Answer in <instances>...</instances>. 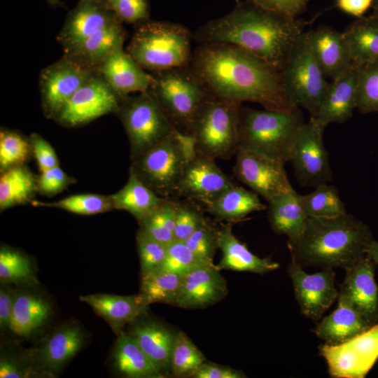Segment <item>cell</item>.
I'll use <instances>...</instances> for the list:
<instances>
[{
	"label": "cell",
	"instance_id": "obj_1",
	"mask_svg": "<svg viewBox=\"0 0 378 378\" xmlns=\"http://www.w3.org/2000/svg\"><path fill=\"white\" fill-rule=\"evenodd\" d=\"M190 66L208 90L218 97L257 103L270 110L296 108L286 94L280 71L237 46L200 44Z\"/></svg>",
	"mask_w": 378,
	"mask_h": 378
},
{
	"label": "cell",
	"instance_id": "obj_2",
	"mask_svg": "<svg viewBox=\"0 0 378 378\" xmlns=\"http://www.w3.org/2000/svg\"><path fill=\"white\" fill-rule=\"evenodd\" d=\"M307 24L246 1L237 4L227 15L200 26L192 36L200 44L237 46L281 71Z\"/></svg>",
	"mask_w": 378,
	"mask_h": 378
},
{
	"label": "cell",
	"instance_id": "obj_3",
	"mask_svg": "<svg viewBox=\"0 0 378 378\" xmlns=\"http://www.w3.org/2000/svg\"><path fill=\"white\" fill-rule=\"evenodd\" d=\"M369 226L351 214L330 218L309 217L302 234L287 246L302 267L346 269L367 255L374 240Z\"/></svg>",
	"mask_w": 378,
	"mask_h": 378
},
{
	"label": "cell",
	"instance_id": "obj_4",
	"mask_svg": "<svg viewBox=\"0 0 378 378\" xmlns=\"http://www.w3.org/2000/svg\"><path fill=\"white\" fill-rule=\"evenodd\" d=\"M304 123L298 107L289 111L241 108L238 148L253 150L286 164Z\"/></svg>",
	"mask_w": 378,
	"mask_h": 378
},
{
	"label": "cell",
	"instance_id": "obj_5",
	"mask_svg": "<svg viewBox=\"0 0 378 378\" xmlns=\"http://www.w3.org/2000/svg\"><path fill=\"white\" fill-rule=\"evenodd\" d=\"M192 34L176 23L147 20L135 24L126 52L151 73L190 65Z\"/></svg>",
	"mask_w": 378,
	"mask_h": 378
},
{
	"label": "cell",
	"instance_id": "obj_6",
	"mask_svg": "<svg viewBox=\"0 0 378 378\" xmlns=\"http://www.w3.org/2000/svg\"><path fill=\"white\" fill-rule=\"evenodd\" d=\"M195 151L194 138L175 129L164 139L134 158L130 171L157 195L169 198L176 194Z\"/></svg>",
	"mask_w": 378,
	"mask_h": 378
},
{
	"label": "cell",
	"instance_id": "obj_7",
	"mask_svg": "<svg viewBox=\"0 0 378 378\" xmlns=\"http://www.w3.org/2000/svg\"><path fill=\"white\" fill-rule=\"evenodd\" d=\"M241 105L209 92L189 132L196 150L214 160H227L236 155Z\"/></svg>",
	"mask_w": 378,
	"mask_h": 378
},
{
	"label": "cell",
	"instance_id": "obj_8",
	"mask_svg": "<svg viewBox=\"0 0 378 378\" xmlns=\"http://www.w3.org/2000/svg\"><path fill=\"white\" fill-rule=\"evenodd\" d=\"M149 92L174 127L189 134L195 117L209 93L190 66L151 73Z\"/></svg>",
	"mask_w": 378,
	"mask_h": 378
},
{
	"label": "cell",
	"instance_id": "obj_9",
	"mask_svg": "<svg viewBox=\"0 0 378 378\" xmlns=\"http://www.w3.org/2000/svg\"><path fill=\"white\" fill-rule=\"evenodd\" d=\"M280 73L292 104L307 110L310 118L314 117L330 83L311 51L304 33Z\"/></svg>",
	"mask_w": 378,
	"mask_h": 378
},
{
	"label": "cell",
	"instance_id": "obj_10",
	"mask_svg": "<svg viewBox=\"0 0 378 378\" xmlns=\"http://www.w3.org/2000/svg\"><path fill=\"white\" fill-rule=\"evenodd\" d=\"M118 113L128 136L133 158L176 129L149 90L123 97Z\"/></svg>",
	"mask_w": 378,
	"mask_h": 378
},
{
	"label": "cell",
	"instance_id": "obj_11",
	"mask_svg": "<svg viewBox=\"0 0 378 378\" xmlns=\"http://www.w3.org/2000/svg\"><path fill=\"white\" fill-rule=\"evenodd\" d=\"M325 127L310 118L300 128L288 162L295 178L303 186L316 187L332 179L328 152L323 136Z\"/></svg>",
	"mask_w": 378,
	"mask_h": 378
},
{
	"label": "cell",
	"instance_id": "obj_12",
	"mask_svg": "<svg viewBox=\"0 0 378 378\" xmlns=\"http://www.w3.org/2000/svg\"><path fill=\"white\" fill-rule=\"evenodd\" d=\"M319 353L331 377H365L378 359V323L344 343H325Z\"/></svg>",
	"mask_w": 378,
	"mask_h": 378
},
{
	"label": "cell",
	"instance_id": "obj_13",
	"mask_svg": "<svg viewBox=\"0 0 378 378\" xmlns=\"http://www.w3.org/2000/svg\"><path fill=\"white\" fill-rule=\"evenodd\" d=\"M122 98L95 71L70 97L55 119L67 127L85 125L119 110Z\"/></svg>",
	"mask_w": 378,
	"mask_h": 378
},
{
	"label": "cell",
	"instance_id": "obj_14",
	"mask_svg": "<svg viewBox=\"0 0 378 378\" xmlns=\"http://www.w3.org/2000/svg\"><path fill=\"white\" fill-rule=\"evenodd\" d=\"M88 335L76 321H67L54 328L35 348L30 349L39 376L55 377L85 346Z\"/></svg>",
	"mask_w": 378,
	"mask_h": 378
},
{
	"label": "cell",
	"instance_id": "obj_15",
	"mask_svg": "<svg viewBox=\"0 0 378 378\" xmlns=\"http://www.w3.org/2000/svg\"><path fill=\"white\" fill-rule=\"evenodd\" d=\"M236 155L233 172L237 178L267 202L292 188L284 162L241 148Z\"/></svg>",
	"mask_w": 378,
	"mask_h": 378
},
{
	"label": "cell",
	"instance_id": "obj_16",
	"mask_svg": "<svg viewBox=\"0 0 378 378\" xmlns=\"http://www.w3.org/2000/svg\"><path fill=\"white\" fill-rule=\"evenodd\" d=\"M95 71L64 56L40 73L38 86L45 115L55 118L70 97Z\"/></svg>",
	"mask_w": 378,
	"mask_h": 378
},
{
	"label": "cell",
	"instance_id": "obj_17",
	"mask_svg": "<svg viewBox=\"0 0 378 378\" xmlns=\"http://www.w3.org/2000/svg\"><path fill=\"white\" fill-rule=\"evenodd\" d=\"M288 273L301 312L313 321H319L338 298L333 269H323L309 274L290 260Z\"/></svg>",
	"mask_w": 378,
	"mask_h": 378
},
{
	"label": "cell",
	"instance_id": "obj_18",
	"mask_svg": "<svg viewBox=\"0 0 378 378\" xmlns=\"http://www.w3.org/2000/svg\"><path fill=\"white\" fill-rule=\"evenodd\" d=\"M234 183L212 159L196 150L189 160L176 195L206 205Z\"/></svg>",
	"mask_w": 378,
	"mask_h": 378
},
{
	"label": "cell",
	"instance_id": "obj_19",
	"mask_svg": "<svg viewBox=\"0 0 378 378\" xmlns=\"http://www.w3.org/2000/svg\"><path fill=\"white\" fill-rule=\"evenodd\" d=\"M120 20L106 4L94 0H78L68 13L57 36L64 54L76 48L97 30Z\"/></svg>",
	"mask_w": 378,
	"mask_h": 378
},
{
	"label": "cell",
	"instance_id": "obj_20",
	"mask_svg": "<svg viewBox=\"0 0 378 378\" xmlns=\"http://www.w3.org/2000/svg\"><path fill=\"white\" fill-rule=\"evenodd\" d=\"M373 261L366 255L349 266L338 298L352 304L370 323H378V288Z\"/></svg>",
	"mask_w": 378,
	"mask_h": 378
},
{
	"label": "cell",
	"instance_id": "obj_21",
	"mask_svg": "<svg viewBox=\"0 0 378 378\" xmlns=\"http://www.w3.org/2000/svg\"><path fill=\"white\" fill-rule=\"evenodd\" d=\"M227 293L226 281L217 266L204 265L182 275L175 305L187 309L205 307L222 300Z\"/></svg>",
	"mask_w": 378,
	"mask_h": 378
},
{
	"label": "cell",
	"instance_id": "obj_22",
	"mask_svg": "<svg viewBox=\"0 0 378 378\" xmlns=\"http://www.w3.org/2000/svg\"><path fill=\"white\" fill-rule=\"evenodd\" d=\"M122 98L131 92L149 90L153 76L145 71L123 47L112 52L96 71Z\"/></svg>",
	"mask_w": 378,
	"mask_h": 378
},
{
	"label": "cell",
	"instance_id": "obj_23",
	"mask_svg": "<svg viewBox=\"0 0 378 378\" xmlns=\"http://www.w3.org/2000/svg\"><path fill=\"white\" fill-rule=\"evenodd\" d=\"M358 66L352 65L332 80L316 115L312 117L323 127L332 122L347 121L356 108Z\"/></svg>",
	"mask_w": 378,
	"mask_h": 378
},
{
	"label": "cell",
	"instance_id": "obj_24",
	"mask_svg": "<svg viewBox=\"0 0 378 378\" xmlns=\"http://www.w3.org/2000/svg\"><path fill=\"white\" fill-rule=\"evenodd\" d=\"M304 37L326 77L333 80L352 65L349 47L343 32L320 26L305 31Z\"/></svg>",
	"mask_w": 378,
	"mask_h": 378
},
{
	"label": "cell",
	"instance_id": "obj_25",
	"mask_svg": "<svg viewBox=\"0 0 378 378\" xmlns=\"http://www.w3.org/2000/svg\"><path fill=\"white\" fill-rule=\"evenodd\" d=\"M79 299L104 318L117 337L124 332L127 324H131L145 314L148 307L139 294L118 295L97 293L82 295Z\"/></svg>",
	"mask_w": 378,
	"mask_h": 378
},
{
	"label": "cell",
	"instance_id": "obj_26",
	"mask_svg": "<svg viewBox=\"0 0 378 378\" xmlns=\"http://www.w3.org/2000/svg\"><path fill=\"white\" fill-rule=\"evenodd\" d=\"M126 36L122 22L118 20L97 30L64 56L84 69L95 71L112 52L123 47Z\"/></svg>",
	"mask_w": 378,
	"mask_h": 378
},
{
	"label": "cell",
	"instance_id": "obj_27",
	"mask_svg": "<svg viewBox=\"0 0 378 378\" xmlns=\"http://www.w3.org/2000/svg\"><path fill=\"white\" fill-rule=\"evenodd\" d=\"M131 323L130 333L164 375L171 370V360L175 335L162 324L152 320H138Z\"/></svg>",
	"mask_w": 378,
	"mask_h": 378
},
{
	"label": "cell",
	"instance_id": "obj_28",
	"mask_svg": "<svg viewBox=\"0 0 378 378\" xmlns=\"http://www.w3.org/2000/svg\"><path fill=\"white\" fill-rule=\"evenodd\" d=\"M337 298V308L314 329V334L328 344L344 343L373 326L349 302Z\"/></svg>",
	"mask_w": 378,
	"mask_h": 378
},
{
	"label": "cell",
	"instance_id": "obj_29",
	"mask_svg": "<svg viewBox=\"0 0 378 378\" xmlns=\"http://www.w3.org/2000/svg\"><path fill=\"white\" fill-rule=\"evenodd\" d=\"M218 246L223 253L217 266L219 270H230L264 274L280 267L278 262L267 258H260L251 252L234 235L230 223L218 230Z\"/></svg>",
	"mask_w": 378,
	"mask_h": 378
},
{
	"label": "cell",
	"instance_id": "obj_30",
	"mask_svg": "<svg viewBox=\"0 0 378 378\" xmlns=\"http://www.w3.org/2000/svg\"><path fill=\"white\" fill-rule=\"evenodd\" d=\"M267 202V216L273 231L287 236L288 241L297 240L302 234L308 219L300 194L292 187Z\"/></svg>",
	"mask_w": 378,
	"mask_h": 378
},
{
	"label": "cell",
	"instance_id": "obj_31",
	"mask_svg": "<svg viewBox=\"0 0 378 378\" xmlns=\"http://www.w3.org/2000/svg\"><path fill=\"white\" fill-rule=\"evenodd\" d=\"M52 307L43 297L34 292H15L10 332L19 337L29 338L50 319Z\"/></svg>",
	"mask_w": 378,
	"mask_h": 378
},
{
	"label": "cell",
	"instance_id": "obj_32",
	"mask_svg": "<svg viewBox=\"0 0 378 378\" xmlns=\"http://www.w3.org/2000/svg\"><path fill=\"white\" fill-rule=\"evenodd\" d=\"M112 362L116 372L127 377H164L128 332L118 336L112 351Z\"/></svg>",
	"mask_w": 378,
	"mask_h": 378
},
{
	"label": "cell",
	"instance_id": "obj_33",
	"mask_svg": "<svg viewBox=\"0 0 378 378\" xmlns=\"http://www.w3.org/2000/svg\"><path fill=\"white\" fill-rule=\"evenodd\" d=\"M205 208L219 220L237 222L253 212L266 209L267 206L256 192L234 184Z\"/></svg>",
	"mask_w": 378,
	"mask_h": 378
},
{
	"label": "cell",
	"instance_id": "obj_34",
	"mask_svg": "<svg viewBox=\"0 0 378 378\" xmlns=\"http://www.w3.org/2000/svg\"><path fill=\"white\" fill-rule=\"evenodd\" d=\"M110 197L114 209L128 211L138 221L166 199L150 189L132 171L125 186Z\"/></svg>",
	"mask_w": 378,
	"mask_h": 378
},
{
	"label": "cell",
	"instance_id": "obj_35",
	"mask_svg": "<svg viewBox=\"0 0 378 378\" xmlns=\"http://www.w3.org/2000/svg\"><path fill=\"white\" fill-rule=\"evenodd\" d=\"M352 64L360 66L378 58V18L372 15L358 18L343 32Z\"/></svg>",
	"mask_w": 378,
	"mask_h": 378
},
{
	"label": "cell",
	"instance_id": "obj_36",
	"mask_svg": "<svg viewBox=\"0 0 378 378\" xmlns=\"http://www.w3.org/2000/svg\"><path fill=\"white\" fill-rule=\"evenodd\" d=\"M0 177V209L25 203L32 197L36 181L32 174L21 164L1 172Z\"/></svg>",
	"mask_w": 378,
	"mask_h": 378
},
{
	"label": "cell",
	"instance_id": "obj_37",
	"mask_svg": "<svg viewBox=\"0 0 378 378\" xmlns=\"http://www.w3.org/2000/svg\"><path fill=\"white\" fill-rule=\"evenodd\" d=\"M182 275L155 271L141 275L139 295L148 307L155 302L175 304Z\"/></svg>",
	"mask_w": 378,
	"mask_h": 378
},
{
	"label": "cell",
	"instance_id": "obj_38",
	"mask_svg": "<svg viewBox=\"0 0 378 378\" xmlns=\"http://www.w3.org/2000/svg\"><path fill=\"white\" fill-rule=\"evenodd\" d=\"M177 201L166 198L155 209L139 220V232L169 245L174 241V230Z\"/></svg>",
	"mask_w": 378,
	"mask_h": 378
},
{
	"label": "cell",
	"instance_id": "obj_39",
	"mask_svg": "<svg viewBox=\"0 0 378 378\" xmlns=\"http://www.w3.org/2000/svg\"><path fill=\"white\" fill-rule=\"evenodd\" d=\"M300 200L308 218H330L347 213L338 190L329 183L318 185L313 192L300 195Z\"/></svg>",
	"mask_w": 378,
	"mask_h": 378
},
{
	"label": "cell",
	"instance_id": "obj_40",
	"mask_svg": "<svg viewBox=\"0 0 378 378\" xmlns=\"http://www.w3.org/2000/svg\"><path fill=\"white\" fill-rule=\"evenodd\" d=\"M0 281L1 284L36 285L37 279L30 259L18 251L1 247Z\"/></svg>",
	"mask_w": 378,
	"mask_h": 378
},
{
	"label": "cell",
	"instance_id": "obj_41",
	"mask_svg": "<svg viewBox=\"0 0 378 378\" xmlns=\"http://www.w3.org/2000/svg\"><path fill=\"white\" fill-rule=\"evenodd\" d=\"M205 357L183 332L176 333L171 370L177 377L192 376L204 363Z\"/></svg>",
	"mask_w": 378,
	"mask_h": 378
},
{
	"label": "cell",
	"instance_id": "obj_42",
	"mask_svg": "<svg viewBox=\"0 0 378 378\" xmlns=\"http://www.w3.org/2000/svg\"><path fill=\"white\" fill-rule=\"evenodd\" d=\"M358 67L356 108L364 114L378 113V58Z\"/></svg>",
	"mask_w": 378,
	"mask_h": 378
},
{
	"label": "cell",
	"instance_id": "obj_43",
	"mask_svg": "<svg viewBox=\"0 0 378 378\" xmlns=\"http://www.w3.org/2000/svg\"><path fill=\"white\" fill-rule=\"evenodd\" d=\"M36 371L31 350H20L12 345H1L0 356L1 378L36 377Z\"/></svg>",
	"mask_w": 378,
	"mask_h": 378
},
{
	"label": "cell",
	"instance_id": "obj_44",
	"mask_svg": "<svg viewBox=\"0 0 378 378\" xmlns=\"http://www.w3.org/2000/svg\"><path fill=\"white\" fill-rule=\"evenodd\" d=\"M35 205L57 207L82 215L100 214L113 208L110 196L97 194L74 195L52 203L36 202Z\"/></svg>",
	"mask_w": 378,
	"mask_h": 378
},
{
	"label": "cell",
	"instance_id": "obj_45",
	"mask_svg": "<svg viewBox=\"0 0 378 378\" xmlns=\"http://www.w3.org/2000/svg\"><path fill=\"white\" fill-rule=\"evenodd\" d=\"M207 264H213V262L197 255L185 242L174 241L168 245L165 259L156 271L170 272L183 275L197 267Z\"/></svg>",
	"mask_w": 378,
	"mask_h": 378
},
{
	"label": "cell",
	"instance_id": "obj_46",
	"mask_svg": "<svg viewBox=\"0 0 378 378\" xmlns=\"http://www.w3.org/2000/svg\"><path fill=\"white\" fill-rule=\"evenodd\" d=\"M31 144L20 133L1 130L0 132V169L3 172L21 164L29 155Z\"/></svg>",
	"mask_w": 378,
	"mask_h": 378
},
{
	"label": "cell",
	"instance_id": "obj_47",
	"mask_svg": "<svg viewBox=\"0 0 378 378\" xmlns=\"http://www.w3.org/2000/svg\"><path fill=\"white\" fill-rule=\"evenodd\" d=\"M200 206L192 202H177L174 241H185L206 220Z\"/></svg>",
	"mask_w": 378,
	"mask_h": 378
},
{
	"label": "cell",
	"instance_id": "obj_48",
	"mask_svg": "<svg viewBox=\"0 0 378 378\" xmlns=\"http://www.w3.org/2000/svg\"><path fill=\"white\" fill-rule=\"evenodd\" d=\"M218 230L206 220L184 242L197 255L213 262V257L218 248Z\"/></svg>",
	"mask_w": 378,
	"mask_h": 378
},
{
	"label": "cell",
	"instance_id": "obj_49",
	"mask_svg": "<svg viewBox=\"0 0 378 378\" xmlns=\"http://www.w3.org/2000/svg\"><path fill=\"white\" fill-rule=\"evenodd\" d=\"M136 240L141 275L158 270L165 259L168 245L140 232Z\"/></svg>",
	"mask_w": 378,
	"mask_h": 378
},
{
	"label": "cell",
	"instance_id": "obj_50",
	"mask_svg": "<svg viewBox=\"0 0 378 378\" xmlns=\"http://www.w3.org/2000/svg\"><path fill=\"white\" fill-rule=\"evenodd\" d=\"M106 4L122 22L136 24L149 20L148 0H107Z\"/></svg>",
	"mask_w": 378,
	"mask_h": 378
},
{
	"label": "cell",
	"instance_id": "obj_51",
	"mask_svg": "<svg viewBox=\"0 0 378 378\" xmlns=\"http://www.w3.org/2000/svg\"><path fill=\"white\" fill-rule=\"evenodd\" d=\"M70 183V178L58 166L41 172L37 180V187L45 195H55Z\"/></svg>",
	"mask_w": 378,
	"mask_h": 378
},
{
	"label": "cell",
	"instance_id": "obj_52",
	"mask_svg": "<svg viewBox=\"0 0 378 378\" xmlns=\"http://www.w3.org/2000/svg\"><path fill=\"white\" fill-rule=\"evenodd\" d=\"M267 10L297 18L306 8L308 0H247Z\"/></svg>",
	"mask_w": 378,
	"mask_h": 378
},
{
	"label": "cell",
	"instance_id": "obj_53",
	"mask_svg": "<svg viewBox=\"0 0 378 378\" xmlns=\"http://www.w3.org/2000/svg\"><path fill=\"white\" fill-rule=\"evenodd\" d=\"M30 144L41 172L59 165L53 148L42 136L32 134Z\"/></svg>",
	"mask_w": 378,
	"mask_h": 378
},
{
	"label": "cell",
	"instance_id": "obj_54",
	"mask_svg": "<svg viewBox=\"0 0 378 378\" xmlns=\"http://www.w3.org/2000/svg\"><path fill=\"white\" fill-rule=\"evenodd\" d=\"M15 292L8 284H1L0 329L4 332L10 331Z\"/></svg>",
	"mask_w": 378,
	"mask_h": 378
},
{
	"label": "cell",
	"instance_id": "obj_55",
	"mask_svg": "<svg viewBox=\"0 0 378 378\" xmlns=\"http://www.w3.org/2000/svg\"><path fill=\"white\" fill-rule=\"evenodd\" d=\"M195 378H242L241 372L229 367L204 363L192 375Z\"/></svg>",
	"mask_w": 378,
	"mask_h": 378
},
{
	"label": "cell",
	"instance_id": "obj_56",
	"mask_svg": "<svg viewBox=\"0 0 378 378\" xmlns=\"http://www.w3.org/2000/svg\"><path fill=\"white\" fill-rule=\"evenodd\" d=\"M372 2L373 0H336V6L343 12L358 18L372 7Z\"/></svg>",
	"mask_w": 378,
	"mask_h": 378
},
{
	"label": "cell",
	"instance_id": "obj_57",
	"mask_svg": "<svg viewBox=\"0 0 378 378\" xmlns=\"http://www.w3.org/2000/svg\"><path fill=\"white\" fill-rule=\"evenodd\" d=\"M367 255L378 265V241L374 239L369 245Z\"/></svg>",
	"mask_w": 378,
	"mask_h": 378
},
{
	"label": "cell",
	"instance_id": "obj_58",
	"mask_svg": "<svg viewBox=\"0 0 378 378\" xmlns=\"http://www.w3.org/2000/svg\"><path fill=\"white\" fill-rule=\"evenodd\" d=\"M372 8L373 9L372 15L378 18V0H373Z\"/></svg>",
	"mask_w": 378,
	"mask_h": 378
},
{
	"label": "cell",
	"instance_id": "obj_59",
	"mask_svg": "<svg viewBox=\"0 0 378 378\" xmlns=\"http://www.w3.org/2000/svg\"><path fill=\"white\" fill-rule=\"evenodd\" d=\"M47 2L52 6H60L62 1L60 0H46Z\"/></svg>",
	"mask_w": 378,
	"mask_h": 378
},
{
	"label": "cell",
	"instance_id": "obj_60",
	"mask_svg": "<svg viewBox=\"0 0 378 378\" xmlns=\"http://www.w3.org/2000/svg\"><path fill=\"white\" fill-rule=\"evenodd\" d=\"M94 1H98V2H100V3L106 4V2L107 0H94Z\"/></svg>",
	"mask_w": 378,
	"mask_h": 378
},
{
	"label": "cell",
	"instance_id": "obj_61",
	"mask_svg": "<svg viewBox=\"0 0 378 378\" xmlns=\"http://www.w3.org/2000/svg\"><path fill=\"white\" fill-rule=\"evenodd\" d=\"M234 1H235V2H236V4H239V3H240V2H241V1H240V0H234Z\"/></svg>",
	"mask_w": 378,
	"mask_h": 378
}]
</instances>
